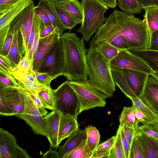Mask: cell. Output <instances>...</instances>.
<instances>
[{"instance_id": "22", "label": "cell", "mask_w": 158, "mask_h": 158, "mask_svg": "<svg viewBox=\"0 0 158 158\" xmlns=\"http://www.w3.org/2000/svg\"><path fill=\"white\" fill-rule=\"evenodd\" d=\"M64 30H71L78 24L63 9L61 0H49Z\"/></svg>"}, {"instance_id": "27", "label": "cell", "mask_w": 158, "mask_h": 158, "mask_svg": "<svg viewBox=\"0 0 158 158\" xmlns=\"http://www.w3.org/2000/svg\"><path fill=\"white\" fill-rule=\"evenodd\" d=\"M120 125H125L139 130L138 122L135 115V107L133 104L131 106L123 108L119 119Z\"/></svg>"}, {"instance_id": "39", "label": "cell", "mask_w": 158, "mask_h": 158, "mask_svg": "<svg viewBox=\"0 0 158 158\" xmlns=\"http://www.w3.org/2000/svg\"><path fill=\"white\" fill-rule=\"evenodd\" d=\"M158 124L154 123L143 124L139 127V130L145 135L158 139Z\"/></svg>"}, {"instance_id": "5", "label": "cell", "mask_w": 158, "mask_h": 158, "mask_svg": "<svg viewBox=\"0 0 158 158\" xmlns=\"http://www.w3.org/2000/svg\"><path fill=\"white\" fill-rule=\"evenodd\" d=\"M69 81L52 89L55 110L62 115L77 116L80 113V103L76 93L70 85Z\"/></svg>"}, {"instance_id": "57", "label": "cell", "mask_w": 158, "mask_h": 158, "mask_svg": "<svg viewBox=\"0 0 158 158\" xmlns=\"http://www.w3.org/2000/svg\"><path fill=\"white\" fill-rule=\"evenodd\" d=\"M108 8H114L117 6V0H98Z\"/></svg>"}, {"instance_id": "45", "label": "cell", "mask_w": 158, "mask_h": 158, "mask_svg": "<svg viewBox=\"0 0 158 158\" xmlns=\"http://www.w3.org/2000/svg\"><path fill=\"white\" fill-rule=\"evenodd\" d=\"M35 73L39 83L46 87L51 88L50 84L53 79L48 73L38 72H35Z\"/></svg>"}, {"instance_id": "16", "label": "cell", "mask_w": 158, "mask_h": 158, "mask_svg": "<svg viewBox=\"0 0 158 158\" xmlns=\"http://www.w3.org/2000/svg\"><path fill=\"white\" fill-rule=\"evenodd\" d=\"M61 114L56 110H54L44 117L46 128V137L50 146L55 148L59 146L58 133Z\"/></svg>"}, {"instance_id": "37", "label": "cell", "mask_w": 158, "mask_h": 158, "mask_svg": "<svg viewBox=\"0 0 158 158\" xmlns=\"http://www.w3.org/2000/svg\"><path fill=\"white\" fill-rule=\"evenodd\" d=\"M0 83L6 86L20 88L13 77L2 67L0 66Z\"/></svg>"}, {"instance_id": "3", "label": "cell", "mask_w": 158, "mask_h": 158, "mask_svg": "<svg viewBox=\"0 0 158 158\" xmlns=\"http://www.w3.org/2000/svg\"><path fill=\"white\" fill-rule=\"evenodd\" d=\"M87 62L88 84L108 97H113L115 90V84L108 64L98 51L95 46H91L87 49Z\"/></svg>"}, {"instance_id": "13", "label": "cell", "mask_w": 158, "mask_h": 158, "mask_svg": "<svg viewBox=\"0 0 158 158\" xmlns=\"http://www.w3.org/2000/svg\"><path fill=\"white\" fill-rule=\"evenodd\" d=\"M59 29L56 27L48 36L40 38L37 50L34 60L32 69L37 72L40 68L50 55L58 40L60 39Z\"/></svg>"}, {"instance_id": "56", "label": "cell", "mask_w": 158, "mask_h": 158, "mask_svg": "<svg viewBox=\"0 0 158 158\" xmlns=\"http://www.w3.org/2000/svg\"><path fill=\"white\" fill-rule=\"evenodd\" d=\"M138 2L144 7L158 6V0H137Z\"/></svg>"}, {"instance_id": "35", "label": "cell", "mask_w": 158, "mask_h": 158, "mask_svg": "<svg viewBox=\"0 0 158 158\" xmlns=\"http://www.w3.org/2000/svg\"><path fill=\"white\" fill-rule=\"evenodd\" d=\"M114 144L110 151L109 158H126L118 129L116 134Z\"/></svg>"}, {"instance_id": "34", "label": "cell", "mask_w": 158, "mask_h": 158, "mask_svg": "<svg viewBox=\"0 0 158 158\" xmlns=\"http://www.w3.org/2000/svg\"><path fill=\"white\" fill-rule=\"evenodd\" d=\"M52 89L51 88H47L40 91L37 96L45 108L53 110L55 108Z\"/></svg>"}, {"instance_id": "20", "label": "cell", "mask_w": 158, "mask_h": 158, "mask_svg": "<svg viewBox=\"0 0 158 158\" xmlns=\"http://www.w3.org/2000/svg\"><path fill=\"white\" fill-rule=\"evenodd\" d=\"M77 116L61 115L58 133V143L79 129Z\"/></svg>"}, {"instance_id": "9", "label": "cell", "mask_w": 158, "mask_h": 158, "mask_svg": "<svg viewBox=\"0 0 158 158\" xmlns=\"http://www.w3.org/2000/svg\"><path fill=\"white\" fill-rule=\"evenodd\" d=\"M35 6L33 2L25 7L15 19L17 26L18 40L21 57L27 51Z\"/></svg>"}, {"instance_id": "6", "label": "cell", "mask_w": 158, "mask_h": 158, "mask_svg": "<svg viewBox=\"0 0 158 158\" xmlns=\"http://www.w3.org/2000/svg\"><path fill=\"white\" fill-rule=\"evenodd\" d=\"M69 82L78 98L80 103L81 113L95 107L105 106V100L107 96L89 85L86 80L71 81Z\"/></svg>"}, {"instance_id": "60", "label": "cell", "mask_w": 158, "mask_h": 158, "mask_svg": "<svg viewBox=\"0 0 158 158\" xmlns=\"http://www.w3.org/2000/svg\"></svg>"}, {"instance_id": "42", "label": "cell", "mask_w": 158, "mask_h": 158, "mask_svg": "<svg viewBox=\"0 0 158 158\" xmlns=\"http://www.w3.org/2000/svg\"><path fill=\"white\" fill-rule=\"evenodd\" d=\"M86 140L72 152L67 158H90L91 156L86 153L85 146Z\"/></svg>"}, {"instance_id": "24", "label": "cell", "mask_w": 158, "mask_h": 158, "mask_svg": "<svg viewBox=\"0 0 158 158\" xmlns=\"http://www.w3.org/2000/svg\"><path fill=\"white\" fill-rule=\"evenodd\" d=\"M111 71L115 85L119 87L127 98L130 99L134 98H138L131 89L121 69H111Z\"/></svg>"}, {"instance_id": "12", "label": "cell", "mask_w": 158, "mask_h": 158, "mask_svg": "<svg viewBox=\"0 0 158 158\" xmlns=\"http://www.w3.org/2000/svg\"><path fill=\"white\" fill-rule=\"evenodd\" d=\"M64 69L63 55L60 39L37 72L47 73L54 80L63 75Z\"/></svg>"}, {"instance_id": "17", "label": "cell", "mask_w": 158, "mask_h": 158, "mask_svg": "<svg viewBox=\"0 0 158 158\" xmlns=\"http://www.w3.org/2000/svg\"><path fill=\"white\" fill-rule=\"evenodd\" d=\"M8 72L15 78L20 88L28 93L37 96L40 91L48 88L39 83L31 82V74L29 71L24 72L10 69Z\"/></svg>"}, {"instance_id": "28", "label": "cell", "mask_w": 158, "mask_h": 158, "mask_svg": "<svg viewBox=\"0 0 158 158\" xmlns=\"http://www.w3.org/2000/svg\"><path fill=\"white\" fill-rule=\"evenodd\" d=\"M85 130L87 135L85 151L91 157L98 145L100 136L98 131L94 127L89 125L86 127Z\"/></svg>"}, {"instance_id": "40", "label": "cell", "mask_w": 158, "mask_h": 158, "mask_svg": "<svg viewBox=\"0 0 158 158\" xmlns=\"http://www.w3.org/2000/svg\"><path fill=\"white\" fill-rule=\"evenodd\" d=\"M110 43L121 50H129L131 49V46L128 40L122 35H119L116 36Z\"/></svg>"}, {"instance_id": "14", "label": "cell", "mask_w": 158, "mask_h": 158, "mask_svg": "<svg viewBox=\"0 0 158 158\" xmlns=\"http://www.w3.org/2000/svg\"><path fill=\"white\" fill-rule=\"evenodd\" d=\"M33 0H24L12 9L0 15V51L2 49L12 22Z\"/></svg>"}, {"instance_id": "18", "label": "cell", "mask_w": 158, "mask_h": 158, "mask_svg": "<svg viewBox=\"0 0 158 158\" xmlns=\"http://www.w3.org/2000/svg\"><path fill=\"white\" fill-rule=\"evenodd\" d=\"M121 70L126 77L131 89L139 98L143 91L149 74L131 69H122Z\"/></svg>"}, {"instance_id": "26", "label": "cell", "mask_w": 158, "mask_h": 158, "mask_svg": "<svg viewBox=\"0 0 158 158\" xmlns=\"http://www.w3.org/2000/svg\"><path fill=\"white\" fill-rule=\"evenodd\" d=\"M128 50L143 60L153 72L158 73V51L146 49Z\"/></svg>"}, {"instance_id": "53", "label": "cell", "mask_w": 158, "mask_h": 158, "mask_svg": "<svg viewBox=\"0 0 158 158\" xmlns=\"http://www.w3.org/2000/svg\"><path fill=\"white\" fill-rule=\"evenodd\" d=\"M56 28L52 25L44 26L40 33V38H42L48 35L54 30Z\"/></svg>"}, {"instance_id": "50", "label": "cell", "mask_w": 158, "mask_h": 158, "mask_svg": "<svg viewBox=\"0 0 158 158\" xmlns=\"http://www.w3.org/2000/svg\"><path fill=\"white\" fill-rule=\"evenodd\" d=\"M27 92L35 102L41 115L43 117L46 115L48 114V111L45 109L40 98L38 96Z\"/></svg>"}, {"instance_id": "32", "label": "cell", "mask_w": 158, "mask_h": 158, "mask_svg": "<svg viewBox=\"0 0 158 158\" xmlns=\"http://www.w3.org/2000/svg\"><path fill=\"white\" fill-rule=\"evenodd\" d=\"M117 5L123 12L133 15L141 14L144 9L137 0H118Z\"/></svg>"}, {"instance_id": "33", "label": "cell", "mask_w": 158, "mask_h": 158, "mask_svg": "<svg viewBox=\"0 0 158 158\" xmlns=\"http://www.w3.org/2000/svg\"><path fill=\"white\" fill-rule=\"evenodd\" d=\"M44 24L38 15L34 13L31 30L28 42L27 50L25 54L28 56L31 49L37 33L42 30Z\"/></svg>"}, {"instance_id": "21", "label": "cell", "mask_w": 158, "mask_h": 158, "mask_svg": "<svg viewBox=\"0 0 158 158\" xmlns=\"http://www.w3.org/2000/svg\"><path fill=\"white\" fill-rule=\"evenodd\" d=\"M139 141L143 158H158V139L148 136L140 131Z\"/></svg>"}, {"instance_id": "7", "label": "cell", "mask_w": 158, "mask_h": 158, "mask_svg": "<svg viewBox=\"0 0 158 158\" xmlns=\"http://www.w3.org/2000/svg\"><path fill=\"white\" fill-rule=\"evenodd\" d=\"M25 99L21 88L0 83V114L8 116L20 114L23 111Z\"/></svg>"}, {"instance_id": "19", "label": "cell", "mask_w": 158, "mask_h": 158, "mask_svg": "<svg viewBox=\"0 0 158 158\" xmlns=\"http://www.w3.org/2000/svg\"><path fill=\"white\" fill-rule=\"evenodd\" d=\"M87 137L85 130L79 129L68 137L64 143L58 147L60 158H67L68 156Z\"/></svg>"}, {"instance_id": "46", "label": "cell", "mask_w": 158, "mask_h": 158, "mask_svg": "<svg viewBox=\"0 0 158 158\" xmlns=\"http://www.w3.org/2000/svg\"><path fill=\"white\" fill-rule=\"evenodd\" d=\"M118 129L120 132L125 157L126 158H130L131 145L124 135L122 127L119 125Z\"/></svg>"}, {"instance_id": "58", "label": "cell", "mask_w": 158, "mask_h": 158, "mask_svg": "<svg viewBox=\"0 0 158 158\" xmlns=\"http://www.w3.org/2000/svg\"><path fill=\"white\" fill-rule=\"evenodd\" d=\"M0 66L2 67L5 69L7 71L9 70L11 67L8 64L7 62L2 58L0 56Z\"/></svg>"}, {"instance_id": "52", "label": "cell", "mask_w": 158, "mask_h": 158, "mask_svg": "<svg viewBox=\"0 0 158 158\" xmlns=\"http://www.w3.org/2000/svg\"><path fill=\"white\" fill-rule=\"evenodd\" d=\"M135 115L136 118L139 123H141L143 124H146L152 123H155L152 120L149 119L137 107L135 106Z\"/></svg>"}, {"instance_id": "36", "label": "cell", "mask_w": 158, "mask_h": 158, "mask_svg": "<svg viewBox=\"0 0 158 158\" xmlns=\"http://www.w3.org/2000/svg\"><path fill=\"white\" fill-rule=\"evenodd\" d=\"M130 99L133 104L140 110L149 119L155 123L158 124V116L146 106L139 98H132Z\"/></svg>"}, {"instance_id": "41", "label": "cell", "mask_w": 158, "mask_h": 158, "mask_svg": "<svg viewBox=\"0 0 158 158\" xmlns=\"http://www.w3.org/2000/svg\"><path fill=\"white\" fill-rule=\"evenodd\" d=\"M130 158H143L138 133L134 137L131 145Z\"/></svg>"}, {"instance_id": "31", "label": "cell", "mask_w": 158, "mask_h": 158, "mask_svg": "<svg viewBox=\"0 0 158 158\" xmlns=\"http://www.w3.org/2000/svg\"><path fill=\"white\" fill-rule=\"evenodd\" d=\"M37 6L42 9L46 13L50 19L52 25L55 27L58 28L60 36L64 30L58 19L49 0H40Z\"/></svg>"}, {"instance_id": "55", "label": "cell", "mask_w": 158, "mask_h": 158, "mask_svg": "<svg viewBox=\"0 0 158 158\" xmlns=\"http://www.w3.org/2000/svg\"><path fill=\"white\" fill-rule=\"evenodd\" d=\"M44 158H60L58 151L52 149L51 148L44 154L43 156Z\"/></svg>"}, {"instance_id": "47", "label": "cell", "mask_w": 158, "mask_h": 158, "mask_svg": "<svg viewBox=\"0 0 158 158\" xmlns=\"http://www.w3.org/2000/svg\"><path fill=\"white\" fill-rule=\"evenodd\" d=\"M34 13L39 17L44 26L52 25L48 15L42 9L37 6L34 8Z\"/></svg>"}, {"instance_id": "25", "label": "cell", "mask_w": 158, "mask_h": 158, "mask_svg": "<svg viewBox=\"0 0 158 158\" xmlns=\"http://www.w3.org/2000/svg\"><path fill=\"white\" fill-rule=\"evenodd\" d=\"M15 26L12 42L8 54L5 56L0 55L11 68H14L19 62L21 56L20 55L18 40V29L17 23L15 19L13 21Z\"/></svg>"}, {"instance_id": "1", "label": "cell", "mask_w": 158, "mask_h": 158, "mask_svg": "<svg viewBox=\"0 0 158 158\" xmlns=\"http://www.w3.org/2000/svg\"><path fill=\"white\" fill-rule=\"evenodd\" d=\"M151 35L143 19L115 10L106 19L89 45L95 46L103 41L110 43L115 37L121 35L128 40L131 47V49H145L150 45Z\"/></svg>"}, {"instance_id": "29", "label": "cell", "mask_w": 158, "mask_h": 158, "mask_svg": "<svg viewBox=\"0 0 158 158\" xmlns=\"http://www.w3.org/2000/svg\"><path fill=\"white\" fill-rule=\"evenodd\" d=\"M95 47L106 62L110 64L111 61L121 51L106 41L100 42L95 46Z\"/></svg>"}, {"instance_id": "30", "label": "cell", "mask_w": 158, "mask_h": 158, "mask_svg": "<svg viewBox=\"0 0 158 158\" xmlns=\"http://www.w3.org/2000/svg\"><path fill=\"white\" fill-rule=\"evenodd\" d=\"M144 9L145 14L143 20L151 34L158 30V6L146 7Z\"/></svg>"}, {"instance_id": "44", "label": "cell", "mask_w": 158, "mask_h": 158, "mask_svg": "<svg viewBox=\"0 0 158 158\" xmlns=\"http://www.w3.org/2000/svg\"><path fill=\"white\" fill-rule=\"evenodd\" d=\"M24 0H0V15Z\"/></svg>"}, {"instance_id": "59", "label": "cell", "mask_w": 158, "mask_h": 158, "mask_svg": "<svg viewBox=\"0 0 158 158\" xmlns=\"http://www.w3.org/2000/svg\"><path fill=\"white\" fill-rule=\"evenodd\" d=\"M152 75H153L154 77H155L156 78H157L158 79V72H153Z\"/></svg>"}, {"instance_id": "11", "label": "cell", "mask_w": 158, "mask_h": 158, "mask_svg": "<svg viewBox=\"0 0 158 158\" xmlns=\"http://www.w3.org/2000/svg\"><path fill=\"white\" fill-rule=\"evenodd\" d=\"M0 158H31L26 150L17 144L16 138L9 131L0 130Z\"/></svg>"}, {"instance_id": "54", "label": "cell", "mask_w": 158, "mask_h": 158, "mask_svg": "<svg viewBox=\"0 0 158 158\" xmlns=\"http://www.w3.org/2000/svg\"><path fill=\"white\" fill-rule=\"evenodd\" d=\"M109 151L95 150L92 154L90 158H109Z\"/></svg>"}, {"instance_id": "48", "label": "cell", "mask_w": 158, "mask_h": 158, "mask_svg": "<svg viewBox=\"0 0 158 158\" xmlns=\"http://www.w3.org/2000/svg\"><path fill=\"white\" fill-rule=\"evenodd\" d=\"M115 138V135L112 136L106 141L98 145L95 150L110 152L114 146Z\"/></svg>"}, {"instance_id": "2", "label": "cell", "mask_w": 158, "mask_h": 158, "mask_svg": "<svg viewBox=\"0 0 158 158\" xmlns=\"http://www.w3.org/2000/svg\"><path fill=\"white\" fill-rule=\"evenodd\" d=\"M64 69L63 76L69 81L86 80L88 77L87 49L84 40L70 31L60 36Z\"/></svg>"}, {"instance_id": "43", "label": "cell", "mask_w": 158, "mask_h": 158, "mask_svg": "<svg viewBox=\"0 0 158 158\" xmlns=\"http://www.w3.org/2000/svg\"><path fill=\"white\" fill-rule=\"evenodd\" d=\"M31 69H32L28 60V55L25 54L24 56L21 57L18 63L14 68H11L10 69L15 71L28 72Z\"/></svg>"}, {"instance_id": "49", "label": "cell", "mask_w": 158, "mask_h": 158, "mask_svg": "<svg viewBox=\"0 0 158 158\" xmlns=\"http://www.w3.org/2000/svg\"><path fill=\"white\" fill-rule=\"evenodd\" d=\"M122 126L123 127L124 135L131 146L134 137L140 130L137 131L133 128L125 125Z\"/></svg>"}, {"instance_id": "4", "label": "cell", "mask_w": 158, "mask_h": 158, "mask_svg": "<svg viewBox=\"0 0 158 158\" xmlns=\"http://www.w3.org/2000/svg\"><path fill=\"white\" fill-rule=\"evenodd\" d=\"M83 19L81 27L76 31L86 42L104 23V14L108 9L98 0H81Z\"/></svg>"}, {"instance_id": "38", "label": "cell", "mask_w": 158, "mask_h": 158, "mask_svg": "<svg viewBox=\"0 0 158 158\" xmlns=\"http://www.w3.org/2000/svg\"><path fill=\"white\" fill-rule=\"evenodd\" d=\"M15 28V24L13 21L3 47L0 51V55L5 56L8 54L12 45Z\"/></svg>"}, {"instance_id": "15", "label": "cell", "mask_w": 158, "mask_h": 158, "mask_svg": "<svg viewBox=\"0 0 158 158\" xmlns=\"http://www.w3.org/2000/svg\"><path fill=\"white\" fill-rule=\"evenodd\" d=\"M139 98L158 116V79L152 74L148 75Z\"/></svg>"}, {"instance_id": "23", "label": "cell", "mask_w": 158, "mask_h": 158, "mask_svg": "<svg viewBox=\"0 0 158 158\" xmlns=\"http://www.w3.org/2000/svg\"><path fill=\"white\" fill-rule=\"evenodd\" d=\"M63 9L78 24H81L83 19V9L78 0H61Z\"/></svg>"}, {"instance_id": "10", "label": "cell", "mask_w": 158, "mask_h": 158, "mask_svg": "<svg viewBox=\"0 0 158 158\" xmlns=\"http://www.w3.org/2000/svg\"><path fill=\"white\" fill-rule=\"evenodd\" d=\"M111 69H127L143 72L149 75L153 72L141 59L128 50H122L110 63Z\"/></svg>"}, {"instance_id": "51", "label": "cell", "mask_w": 158, "mask_h": 158, "mask_svg": "<svg viewBox=\"0 0 158 158\" xmlns=\"http://www.w3.org/2000/svg\"><path fill=\"white\" fill-rule=\"evenodd\" d=\"M145 49L158 51V30L151 33L150 45Z\"/></svg>"}, {"instance_id": "8", "label": "cell", "mask_w": 158, "mask_h": 158, "mask_svg": "<svg viewBox=\"0 0 158 158\" xmlns=\"http://www.w3.org/2000/svg\"><path fill=\"white\" fill-rule=\"evenodd\" d=\"M25 99L23 111L15 115L24 121L36 134L46 136V128L45 120L41 114L35 102L24 90L21 88Z\"/></svg>"}]
</instances>
